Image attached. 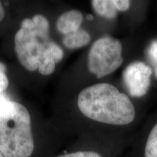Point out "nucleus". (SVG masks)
<instances>
[{
	"mask_svg": "<svg viewBox=\"0 0 157 157\" xmlns=\"http://www.w3.org/2000/svg\"><path fill=\"white\" fill-rule=\"evenodd\" d=\"M145 157H157V124L148 135L145 148Z\"/></svg>",
	"mask_w": 157,
	"mask_h": 157,
	"instance_id": "nucleus-9",
	"label": "nucleus"
},
{
	"mask_svg": "<svg viewBox=\"0 0 157 157\" xmlns=\"http://www.w3.org/2000/svg\"><path fill=\"white\" fill-rule=\"evenodd\" d=\"M6 67L2 63L0 62V93L7 89L9 84V80L5 74Z\"/></svg>",
	"mask_w": 157,
	"mask_h": 157,
	"instance_id": "nucleus-11",
	"label": "nucleus"
},
{
	"mask_svg": "<svg viewBox=\"0 0 157 157\" xmlns=\"http://www.w3.org/2000/svg\"><path fill=\"white\" fill-rule=\"evenodd\" d=\"M91 40V37L87 31L82 29L65 36L63 43L68 49H76L88 44Z\"/></svg>",
	"mask_w": 157,
	"mask_h": 157,
	"instance_id": "nucleus-7",
	"label": "nucleus"
},
{
	"mask_svg": "<svg viewBox=\"0 0 157 157\" xmlns=\"http://www.w3.org/2000/svg\"><path fill=\"white\" fill-rule=\"evenodd\" d=\"M93 15H91V14H88L87 15V19L89 20V21H93Z\"/></svg>",
	"mask_w": 157,
	"mask_h": 157,
	"instance_id": "nucleus-15",
	"label": "nucleus"
},
{
	"mask_svg": "<svg viewBox=\"0 0 157 157\" xmlns=\"http://www.w3.org/2000/svg\"><path fill=\"white\" fill-rule=\"evenodd\" d=\"M83 15L80 11L72 10L63 13L57 21V29L65 36L80 29Z\"/></svg>",
	"mask_w": 157,
	"mask_h": 157,
	"instance_id": "nucleus-6",
	"label": "nucleus"
},
{
	"mask_svg": "<svg viewBox=\"0 0 157 157\" xmlns=\"http://www.w3.org/2000/svg\"><path fill=\"white\" fill-rule=\"evenodd\" d=\"M92 6L98 15L107 19H114L119 12L117 0H93Z\"/></svg>",
	"mask_w": 157,
	"mask_h": 157,
	"instance_id": "nucleus-8",
	"label": "nucleus"
},
{
	"mask_svg": "<svg viewBox=\"0 0 157 157\" xmlns=\"http://www.w3.org/2000/svg\"><path fill=\"white\" fill-rule=\"evenodd\" d=\"M57 157H101V156L98 153L93 151H78L60 155Z\"/></svg>",
	"mask_w": 157,
	"mask_h": 157,
	"instance_id": "nucleus-12",
	"label": "nucleus"
},
{
	"mask_svg": "<svg viewBox=\"0 0 157 157\" xmlns=\"http://www.w3.org/2000/svg\"><path fill=\"white\" fill-rule=\"evenodd\" d=\"M123 63L122 46L117 39L103 36L92 45L88 55V68L97 78L113 73Z\"/></svg>",
	"mask_w": 157,
	"mask_h": 157,
	"instance_id": "nucleus-4",
	"label": "nucleus"
},
{
	"mask_svg": "<svg viewBox=\"0 0 157 157\" xmlns=\"http://www.w3.org/2000/svg\"><path fill=\"white\" fill-rule=\"evenodd\" d=\"M48 19L42 15L25 18L15 36V50L20 63L25 69L38 70L44 76L53 73L56 62L52 56V46Z\"/></svg>",
	"mask_w": 157,
	"mask_h": 157,
	"instance_id": "nucleus-1",
	"label": "nucleus"
},
{
	"mask_svg": "<svg viewBox=\"0 0 157 157\" xmlns=\"http://www.w3.org/2000/svg\"><path fill=\"white\" fill-rule=\"evenodd\" d=\"M152 69L143 62L137 61L127 66L123 72V81L129 95L140 98L148 92Z\"/></svg>",
	"mask_w": 157,
	"mask_h": 157,
	"instance_id": "nucleus-5",
	"label": "nucleus"
},
{
	"mask_svg": "<svg viewBox=\"0 0 157 157\" xmlns=\"http://www.w3.org/2000/svg\"><path fill=\"white\" fill-rule=\"evenodd\" d=\"M34 148L26 108L10 100L0 103V152L5 157H29Z\"/></svg>",
	"mask_w": 157,
	"mask_h": 157,
	"instance_id": "nucleus-3",
	"label": "nucleus"
},
{
	"mask_svg": "<svg viewBox=\"0 0 157 157\" xmlns=\"http://www.w3.org/2000/svg\"><path fill=\"white\" fill-rule=\"evenodd\" d=\"M0 157H5V156H4V155H3L2 154L1 152H0Z\"/></svg>",
	"mask_w": 157,
	"mask_h": 157,
	"instance_id": "nucleus-16",
	"label": "nucleus"
},
{
	"mask_svg": "<svg viewBox=\"0 0 157 157\" xmlns=\"http://www.w3.org/2000/svg\"><path fill=\"white\" fill-rule=\"evenodd\" d=\"M7 100H9L8 98H7L5 94H3L2 93H0V103L5 101H7Z\"/></svg>",
	"mask_w": 157,
	"mask_h": 157,
	"instance_id": "nucleus-14",
	"label": "nucleus"
},
{
	"mask_svg": "<svg viewBox=\"0 0 157 157\" xmlns=\"http://www.w3.org/2000/svg\"><path fill=\"white\" fill-rule=\"evenodd\" d=\"M77 103L85 117L99 122L126 125L135 118L129 98L111 84H96L82 90Z\"/></svg>",
	"mask_w": 157,
	"mask_h": 157,
	"instance_id": "nucleus-2",
	"label": "nucleus"
},
{
	"mask_svg": "<svg viewBox=\"0 0 157 157\" xmlns=\"http://www.w3.org/2000/svg\"><path fill=\"white\" fill-rule=\"evenodd\" d=\"M5 10H4L3 6L2 5L1 2H0V21H2V19L5 17Z\"/></svg>",
	"mask_w": 157,
	"mask_h": 157,
	"instance_id": "nucleus-13",
	"label": "nucleus"
},
{
	"mask_svg": "<svg viewBox=\"0 0 157 157\" xmlns=\"http://www.w3.org/2000/svg\"><path fill=\"white\" fill-rule=\"evenodd\" d=\"M147 57L154 67L155 76L157 77V40H154L151 43L146 50Z\"/></svg>",
	"mask_w": 157,
	"mask_h": 157,
	"instance_id": "nucleus-10",
	"label": "nucleus"
}]
</instances>
